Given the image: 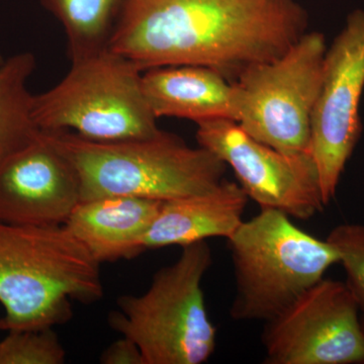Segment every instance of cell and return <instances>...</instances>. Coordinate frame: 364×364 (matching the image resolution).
<instances>
[{
    "label": "cell",
    "mask_w": 364,
    "mask_h": 364,
    "mask_svg": "<svg viewBox=\"0 0 364 364\" xmlns=\"http://www.w3.org/2000/svg\"><path fill=\"white\" fill-rule=\"evenodd\" d=\"M326 240L338 253L339 263L346 273L345 284L364 314V225H339L330 232Z\"/></svg>",
    "instance_id": "cell-18"
},
{
    "label": "cell",
    "mask_w": 364,
    "mask_h": 364,
    "mask_svg": "<svg viewBox=\"0 0 364 364\" xmlns=\"http://www.w3.org/2000/svg\"><path fill=\"white\" fill-rule=\"evenodd\" d=\"M104 364H145L142 352L135 342L127 337L112 342L100 355Z\"/></svg>",
    "instance_id": "cell-19"
},
{
    "label": "cell",
    "mask_w": 364,
    "mask_h": 364,
    "mask_svg": "<svg viewBox=\"0 0 364 364\" xmlns=\"http://www.w3.org/2000/svg\"><path fill=\"white\" fill-rule=\"evenodd\" d=\"M65 31L70 59L109 45L122 0H41Z\"/></svg>",
    "instance_id": "cell-16"
},
{
    "label": "cell",
    "mask_w": 364,
    "mask_h": 364,
    "mask_svg": "<svg viewBox=\"0 0 364 364\" xmlns=\"http://www.w3.org/2000/svg\"><path fill=\"white\" fill-rule=\"evenodd\" d=\"M363 90L364 11L355 9L327 49L311 121L310 152L326 205L334 198L360 136L359 105Z\"/></svg>",
    "instance_id": "cell-10"
},
{
    "label": "cell",
    "mask_w": 364,
    "mask_h": 364,
    "mask_svg": "<svg viewBox=\"0 0 364 364\" xmlns=\"http://www.w3.org/2000/svg\"><path fill=\"white\" fill-rule=\"evenodd\" d=\"M45 133L77 172L80 202L107 196L168 202L203 195L226 181L227 165L214 153L167 132L117 142H95L68 131Z\"/></svg>",
    "instance_id": "cell-3"
},
{
    "label": "cell",
    "mask_w": 364,
    "mask_h": 364,
    "mask_svg": "<svg viewBox=\"0 0 364 364\" xmlns=\"http://www.w3.org/2000/svg\"><path fill=\"white\" fill-rule=\"evenodd\" d=\"M0 330H2V320H1V318H0Z\"/></svg>",
    "instance_id": "cell-22"
},
{
    "label": "cell",
    "mask_w": 364,
    "mask_h": 364,
    "mask_svg": "<svg viewBox=\"0 0 364 364\" xmlns=\"http://www.w3.org/2000/svg\"><path fill=\"white\" fill-rule=\"evenodd\" d=\"M298 0H122L107 47L141 71L208 67L228 80L308 32Z\"/></svg>",
    "instance_id": "cell-1"
},
{
    "label": "cell",
    "mask_w": 364,
    "mask_h": 364,
    "mask_svg": "<svg viewBox=\"0 0 364 364\" xmlns=\"http://www.w3.org/2000/svg\"><path fill=\"white\" fill-rule=\"evenodd\" d=\"M198 146L233 169L239 186L260 208L308 220L326 207L317 165L310 152L287 154L248 135L232 119L198 124Z\"/></svg>",
    "instance_id": "cell-8"
},
{
    "label": "cell",
    "mask_w": 364,
    "mask_h": 364,
    "mask_svg": "<svg viewBox=\"0 0 364 364\" xmlns=\"http://www.w3.org/2000/svg\"><path fill=\"white\" fill-rule=\"evenodd\" d=\"M4 59L2 58L1 55H0V65H1V64L4 63Z\"/></svg>",
    "instance_id": "cell-20"
},
{
    "label": "cell",
    "mask_w": 364,
    "mask_h": 364,
    "mask_svg": "<svg viewBox=\"0 0 364 364\" xmlns=\"http://www.w3.org/2000/svg\"><path fill=\"white\" fill-rule=\"evenodd\" d=\"M100 263L62 226L0 222L2 330L44 329L72 317V301L104 296Z\"/></svg>",
    "instance_id": "cell-2"
},
{
    "label": "cell",
    "mask_w": 364,
    "mask_h": 364,
    "mask_svg": "<svg viewBox=\"0 0 364 364\" xmlns=\"http://www.w3.org/2000/svg\"><path fill=\"white\" fill-rule=\"evenodd\" d=\"M144 95L153 114L196 124L213 119L234 121L233 82L203 66L160 67L143 72Z\"/></svg>",
    "instance_id": "cell-14"
},
{
    "label": "cell",
    "mask_w": 364,
    "mask_h": 364,
    "mask_svg": "<svg viewBox=\"0 0 364 364\" xmlns=\"http://www.w3.org/2000/svg\"><path fill=\"white\" fill-rule=\"evenodd\" d=\"M327 49L322 33L306 32L279 58L248 67L233 81L234 121L280 152H310Z\"/></svg>",
    "instance_id": "cell-7"
},
{
    "label": "cell",
    "mask_w": 364,
    "mask_h": 364,
    "mask_svg": "<svg viewBox=\"0 0 364 364\" xmlns=\"http://www.w3.org/2000/svg\"><path fill=\"white\" fill-rule=\"evenodd\" d=\"M143 72L105 47L71 60L58 85L33 95L40 131H68L95 142L149 138L158 128L142 85Z\"/></svg>",
    "instance_id": "cell-6"
},
{
    "label": "cell",
    "mask_w": 364,
    "mask_h": 364,
    "mask_svg": "<svg viewBox=\"0 0 364 364\" xmlns=\"http://www.w3.org/2000/svg\"><path fill=\"white\" fill-rule=\"evenodd\" d=\"M66 352L53 328L9 331L0 341V364H63Z\"/></svg>",
    "instance_id": "cell-17"
},
{
    "label": "cell",
    "mask_w": 364,
    "mask_h": 364,
    "mask_svg": "<svg viewBox=\"0 0 364 364\" xmlns=\"http://www.w3.org/2000/svg\"><path fill=\"white\" fill-rule=\"evenodd\" d=\"M359 306L345 282L323 279L279 316L262 335L265 363H364Z\"/></svg>",
    "instance_id": "cell-9"
},
{
    "label": "cell",
    "mask_w": 364,
    "mask_h": 364,
    "mask_svg": "<svg viewBox=\"0 0 364 364\" xmlns=\"http://www.w3.org/2000/svg\"><path fill=\"white\" fill-rule=\"evenodd\" d=\"M213 263L207 241L182 247L158 270L141 296H122L112 329L138 345L145 364H202L214 353L217 329L208 318L202 282Z\"/></svg>",
    "instance_id": "cell-5"
},
{
    "label": "cell",
    "mask_w": 364,
    "mask_h": 364,
    "mask_svg": "<svg viewBox=\"0 0 364 364\" xmlns=\"http://www.w3.org/2000/svg\"><path fill=\"white\" fill-rule=\"evenodd\" d=\"M247 202L241 186L227 181L203 195L164 202L146 236V250L229 239L243 223Z\"/></svg>",
    "instance_id": "cell-13"
},
{
    "label": "cell",
    "mask_w": 364,
    "mask_h": 364,
    "mask_svg": "<svg viewBox=\"0 0 364 364\" xmlns=\"http://www.w3.org/2000/svg\"><path fill=\"white\" fill-rule=\"evenodd\" d=\"M361 324H363V332H364V316L363 318H361Z\"/></svg>",
    "instance_id": "cell-21"
},
{
    "label": "cell",
    "mask_w": 364,
    "mask_h": 364,
    "mask_svg": "<svg viewBox=\"0 0 364 364\" xmlns=\"http://www.w3.org/2000/svg\"><path fill=\"white\" fill-rule=\"evenodd\" d=\"M35 68L30 52L14 55L0 65V162L40 133L33 119V95L26 86Z\"/></svg>",
    "instance_id": "cell-15"
},
{
    "label": "cell",
    "mask_w": 364,
    "mask_h": 364,
    "mask_svg": "<svg viewBox=\"0 0 364 364\" xmlns=\"http://www.w3.org/2000/svg\"><path fill=\"white\" fill-rule=\"evenodd\" d=\"M79 203L77 172L45 132L0 162V222L62 226Z\"/></svg>",
    "instance_id": "cell-11"
},
{
    "label": "cell",
    "mask_w": 364,
    "mask_h": 364,
    "mask_svg": "<svg viewBox=\"0 0 364 364\" xmlns=\"http://www.w3.org/2000/svg\"><path fill=\"white\" fill-rule=\"evenodd\" d=\"M163 203L135 196L82 200L64 226L100 264L130 259L146 250L144 242Z\"/></svg>",
    "instance_id": "cell-12"
},
{
    "label": "cell",
    "mask_w": 364,
    "mask_h": 364,
    "mask_svg": "<svg viewBox=\"0 0 364 364\" xmlns=\"http://www.w3.org/2000/svg\"><path fill=\"white\" fill-rule=\"evenodd\" d=\"M227 240L236 282L230 314L236 321L272 320L339 263L329 242L273 208H260Z\"/></svg>",
    "instance_id": "cell-4"
}]
</instances>
